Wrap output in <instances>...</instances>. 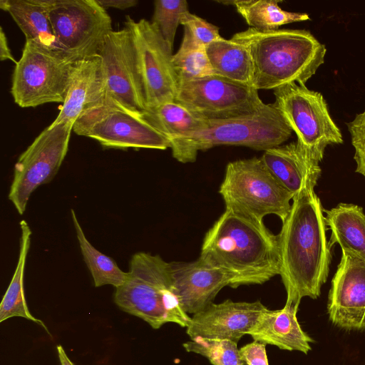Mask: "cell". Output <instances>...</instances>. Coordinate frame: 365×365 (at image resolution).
<instances>
[{"mask_svg": "<svg viewBox=\"0 0 365 365\" xmlns=\"http://www.w3.org/2000/svg\"><path fill=\"white\" fill-rule=\"evenodd\" d=\"M187 352L207 358L212 365H245L237 343L229 339L197 337L183 344Z\"/></svg>", "mask_w": 365, "mask_h": 365, "instance_id": "obj_29", "label": "cell"}, {"mask_svg": "<svg viewBox=\"0 0 365 365\" xmlns=\"http://www.w3.org/2000/svg\"><path fill=\"white\" fill-rule=\"evenodd\" d=\"M104 96L105 81L101 58L97 56L76 61L66 100L51 125L66 123L73 126L83 113L101 104Z\"/></svg>", "mask_w": 365, "mask_h": 365, "instance_id": "obj_19", "label": "cell"}, {"mask_svg": "<svg viewBox=\"0 0 365 365\" xmlns=\"http://www.w3.org/2000/svg\"><path fill=\"white\" fill-rule=\"evenodd\" d=\"M261 159L294 196L309 184L316 185L321 175L319 162L297 141L268 149L264 151Z\"/></svg>", "mask_w": 365, "mask_h": 365, "instance_id": "obj_20", "label": "cell"}, {"mask_svg": "<svg viewBox=\"0 0 365 365\" xmlns=\"http://www.w3.org/2000/svg\"><path fill=\"white\" fill-rule=\"evenodd\" d=\"M325 221L331 235L329 244H338L341 251L349 252L365 261V214L361 207L339 203L324 210Z\"/></svg>", "mask_w": 365, "mask_h": 365, "instance_id": "obj_23", "label": "cell"}, {"mask_svg": "<svg viewBox=\"0 0 365 365\" xmlns=\"http://www.w3.org/2000/svg\"><path fill=\"white\" fill-rule=\"evenodd\" d=\"M188 11L185 0H156L154 2L151 22L172 51L178 25L183 15Z\"/></svg>", "mask_w": 365, "mask_h": 365, "instance_id": "obj_30", "label": "cell"}, {"mask_svg": "<svg viewBox=\"0 0 365 365\" xmlns=\"http://www.w3.org/2000/svg\"><path fill=\"white\" fill-rule=\"evenodd\" d=\"M175 101L205 120L245 115L264 103L254 87L215 74L179 83Z\"/></svg>", "mask_w": 365, "mask_h": 365, "instance_id": "obj_12", "label": "cell"}, {"mask_svg": "<svg viewBox=\"0 0 365 365\" xmlns=\"http://www.w3.org/2000/svg\"><path fill=\"white\" fill-rule=\"evenodd\" d=\"M327 311L330 321L346 330H365V261L347 252L331 281Z\"/></svg>", "mask_w": 365, "mask_h": 365, "instance_id": "obj_15", "label": "cell"}, {"mask_svg": "<svg viewBox=\"0 0 365 365\" xmlns=\"http://www.w3.org/2000/svg\"><path fill=\"white\" fill-rule=\"evenodd\" d=\"M219 193L226 208L261 221L274 215L283 222L294 197L256 157L229 163Z\"/></svg>", "mask_w": 365, "mask_h": 365, "instance_id": "obj_6", "label": "cell"}, {"mask_svg": "<svg viewBox=\"0 0 365 365\" xmlns=\"http://www.w3.org/2000/svg\"><path fill=\"white\" fill-rule=\"evenodd\" d=\"M124 25L133 43L146 109L175 101L178 82L172 64L173 51L152 22L145 19L136 21L128 15Z\"/></svg>", "mask_w": 365, "mask_h": 365, "instance_id": "obj_13", "label": "cell"}, {"mask_svg": "<svg viewBox=\"0 0 365 365\" xmlns=\"http://www.w3.org/2000/svg\"><path fill=\"white\" fill-rule=\"evenodd\" d=\"M200 257L229 278V287L262 284L279 274L278 237L263 221L226 208L206 232Z\"/></svg>", "mask_w": 365, "mask_h": 365, "instance_id": "obj_2", "label": "cell"}, {"mask_svg": "<svg viewBox=\"0 0 365 365\" xmlns=\"http://www.w3.org/2000/svg\"><path fill=\"white\" fill-rule=\"evenodd\" d=\"M101 59L105 96L101 103H112L143 112L144 89L133 43L126 28L110 31L98 55Z\"/></svg>", "mask_w": 365, "mask_h": 365, "instance_id": "obj_14", "label": "cell"}, {"mask_svg": "<svg viewBox=\"0 0 365 365\" xmlns=\"http://www.w3.org/2000/svg\"><path fill=\"white\" fill-rule=\"evenodd\" d=\"M51 2V0H1L0 8L11 15L25 35L26 41L58 48L49 19Z\"/></svg>", "mask_w": 365, "mask_h": 365, "instance_id": "obj_22", "label": "cell"}, {"mask_svg": "<svg viewBox=\"0 0 365 365\" xmlns=\"http://www.w3.org/2000/svg\"><path fill=\"white\" fill-rule=\"evenodd\" d=\"M309 184L294 196L278 237L279 274L285 304L299 309L303 297L317 299L327 282L331 246L322 203Z\"/></svg>", "mask_w": 365, "mask_h": 365, "instance_id": "obj_1", "label": "cell"}, {"mask_svg": "<svg viewBox=\"0 0 365 365\" xmlns=\"http://www.w3.org/2000/svg\"><path fill=\"white\" fill-rule=\"evenodd\" d=\"M206 51L214 74L252 86V61L245 45L222 38L207 46Z\"/></svg>", "mask_w": 365, "mask_h": 365, "instance_id": "obj_24", "label": "cell"}, {"mask_svg": "<svg viewBox=\"0 0 365 365\" xmlns=\"http://www.w3.org/2000/svg\"><path fill=\"white\" fill-rule=\"evenodd\" d=\"M76 61L63 50L26 41L12 77L11 93L15 103L22 108L63 103Z\"/></svg>", "mask_w": 365, "mask_h": 365, "instance_id": "obj_5", "label": "cell"}, {"mask_svg": "<svg viewBox=\"0 0 365 365\" xmlns=\"http://www.w3.org/2000/svg\"><path fill=\"white\" fill-rule=\"evenodd\" d=\"M80 249L93 279L96 287L110 284L115 288L122 285L127 277L115 261L95 248L86 238L74 210H71Z\"/></svg>", "mask_w": 365, "mask_h": 365, "instance_id": "obj_27", "label": "cell"}, {"mask_svg": "<svg viewBox=\"0 0 365 365\" xmlns=\"http://www.w3.org/2000/svg\"><path fill=\"white\" fill-rule=\"evenodd\" d=\"M21 237L18 263L0 304V322L13 317H21L41 325L44 324L35 318L27 306L24 289V274L26 257L31 244V230L25 220L20 222Z\"/></svg>", "mask_w": 365, "mask_h": 365, "instance_id": "obj_26", "label": "cell"}, {"mask_svg": "<svg viewBox=\"0 0 365 365\" xmlns=\"http://www.w3.org/2000/svg\"><path fill=\"white\" fill-rule=\"evenodd\" d=\"M144 118L170 142L173 157L182 163H194L197 154L192 136L205 119L199 118L176 101L166 102L142 112Z\"/></svg>", "mask_w": 365, "mask_h": 365, "instance_id": "obj_18", "label": "cell"}, {"mask_svg": "<svg viewBox=\"0 0 365 365\" xmlns=\"http://www.w3.org/2000/svg\"><path fill=\"white\" fill-rule=\"evenodd\" d=\"M225 5L234 6L250 28L269 31L279 29L285 24L309 19L306 13L283 10L278 0H225L216 1Z\"/></svg>", "mask_w": 365, "mask_h": 365, "instance_id": "obj_25", "label": "cell"}, {"mask_svg": "<svg viewBox=\"0 0 365 365\" xmlns=\"http://www.w3.org/2000/svg\"><path fill=\"white\" fill-rule=\"evenodd\" d=\"M56 349L61 365H75L68 357L62 346L58 345Z\"/></svg>", "mask_w": 365, "mask_h": 365, "instance_id": "obj_36", "label": "cell"}, {"mask_svg": "<svg viewBox=\"0 0 365 365\" xmlns=\"http://www.w3.org/2000/svg\"><path fill=\"white\" fill-rule=\"evenodd\" d=\"M297 311L295 307L287 304L281 309L267 308L248 334L255 341L307 354L312 349L310 344L314 340L302 329Z\"/></svg>", "mask_w": 365, "mask_h": 365, "instance_id": "obj_21", "label": "cell"}, {"mask_svg": "<svg viewBox=\"0 0 365 365\" xmlns=\"http://www.w3.org/2000/svg\"><path fill=\"white\" fill-rule=\"evenodd\" d=\"M114 301L155 329L166 323L186 328L191 319L176 294L170 262L158 255L140 252L132 256L124 283L115 288Z\"/></svg>", "mask_w": 365, "mask_h": 365, "instance_id": "obj_4", "label": "cell"}, {"mask_svg": "<svg viewBox=\"0 0 365 365\" xmlns=\"http://www.w3.org/2000/svg\"><path fill=\"white\" fill-rule=\"evenodd\" d=\"M180 24L190 32L197 42L205 46L222 38L217 26L190 11L183 15Z\"/></svg>", "mask_w": 365, "mask_h": 365, "instance_id": "obj_31", "label": "cell"}, {"mask_svg": "<svg viewBox=\"0 0 365 365\" xmlns=\"http://www.w3.org/2000/svg\"><path fill=\"white\" fill-rule=\"evenodd\" d=\"M267 309L259 300L248 302L226 299L218 304L212 302L192 315L186 333L190 339H220L237 343L249 334Z\"/></svg>", "mask_w": 365, "mask_h": 365, "instance_id": "obj_16", "label": "cell"}, {"mask_svg": "<svg viewBox=\"0 0 365 365\" xmlns=\"http://www.w3.org/2000/svg\"><path fill=\"white\" fill-rule=\"evenodd\" d=\"M355 153L356 172L365 178V109L347 123Z\"/></svg>", "mask_w": 365, "mask_h": 365, "instance_id": "obj_32", "label": "cell"}, {"mask_svg": "<svg viewBox=\"0 0 365 365\" xmlns=\"http://www.w3.org/2000/svg\"><path fill=\"white\" fill-rule=\"evenodd\" d=\"M73 131L106 148H170L168 138L144 118L142 112L112 103H101L83 113L74 123Z\"/></svg>", "mask_w": 365, "mask_h": 365, "instance_id": "obj_9", "label": "cell"}, {"mask_svg": "<svg viewBox=\"0 0 365 365\" xmlns=\"http://www.w3.org/2000/svg\"><path fill=\"white\" fill-rule=\"evenodd\" d=\"M172 64L178 85L214 74L206 46L197 42L185 28L181 45L173 55Z\"/></svg>", "mask_w": 365, "mask_h": 365, "instance_id": "obj_28", "label": "cell"}, {"mask_svg": "<svg viewBox=\"0 0 365 365\" xmlns=\"http://www.w3.org/2000/svg\"><path fill=\"white\" fill-rule=\"evenodd\" d=\"M231 39L249 50L252 86L257 91L274 90L292 83L305 85L324 63L327 52L325 46L306 30L248 28Z\"/></svg>", "mask_w": 365, "mask_h": 365, "instance_id": "obj_3", "label": "cell"}, {"mask_svg": "<svg viewBox=\"0 0 365 365\" xmlns=\"http://www.w3.org/2000/svg\"><path fill=\"white\" fill-rule=\"evenodd\" d=\"M240 356L247 365H269L266 344L253 341L239 349Z\"/></svg>", "mask_w": 365, "mask_h": 365, "instance_id": "obj_33", "label": "cell"}, {"mask_svg": "<svg viewBox=\"0 0 365 365\" xmlns=\"http://www.w3.org/2000/svg\"><path fill=\"white\" fill-rule=\"evenodd\" d=\"M72 130L68 124L50 125L19 156L8 196L19 215L24 213L31 195L57 174L68 152Z\"/></svg>", "mask_w": 365, "mask_h": 365, "instance_id": "obj_11", "label": "cell"}, {"mask_svg": "<svg viewBox=\"0 0 365 365\" xmlns=\"http://www.w3.org/2000/svg\"><path fill=\"white\" fill-rule=\"evenodd\" d=\"M292 132L274 102L264 103L245 115L206 120L204 126L193 135L192 145L197 154L219 145L245 146L265 151L282 145Z\"/></svg>", "mask_w": 365, "mask_h": 365, "instance_id": "obj_7", "label": "cell"}, {"mask_svg": "<svg viewBox=\"0 0 365 365\" xmlns=\"http://www.w3.org/2000/svg\"><path fill=\"white\" fill-rule=\"evenodd\" d=\"M103 8L110 7L124 10L135 6L138 1L136 0H97Z\"/></svg>", "mask_w": 365, "mask_h": 365, "instance_id": "obj_34", "label": "cell"}, {"mask_svg": "<svg viewBox=\"0 0 365 365\" xmlns=\"http://www.w3.org/2000/svg\"><path fill=\"white\" fill-rule=\"evenodd\" d=\"M0 59L12 61L15 64L17 63L9 47L6 36L2 27L0 28Z\"/></svg>", "mask_w": 365, "mask_h": 365, "instance_id": "obj_35", "label": "cell"}, {"mask_svg": "<svg viewBox=\"0 0 365 365\" xmlns=\"http://www.w3.org/2000/svg\"><path fill=\"white\" fill-rule=\"evenodd\" d=\"M48 11L58 48L77 60L97 56L113 31L97 0H51Z\"/></svg>", "mask_w": 365, "mask_h": 365, "instance_id": "obj_10", "label": "cell"}, {"mask_svg": "<svg viewBox=\"0 0 365 365\" xmlns=\"http://www.w3.org/2000/svg\"><path fill=\"white\" fill-rule=\"evenodd\" d=\"M275 104L297 136V142L320 162L325 148L343 143L341 133L332 120L321 93L292 83L274 90Z\"/></svg>", "mask_w": 365, "mask_h": 365, "instance_id": "obj_8", "label": "cell"}, {"mask_svg": "<svg viewBox=\"0 0 365 365\" xmlns=\"http://www.w3.org/2000/svg\"><path fill=\"white\" fill-rule=\"evenodd\" d=\"M170 267L176 294L187 314L205 309L229 286L228 277L200 257L189 262H173Z\"/></svg>", "mask_w": 365, "mask_h": 365, "instance_id": "obj_17", "label": "cell"}]
</instances>
